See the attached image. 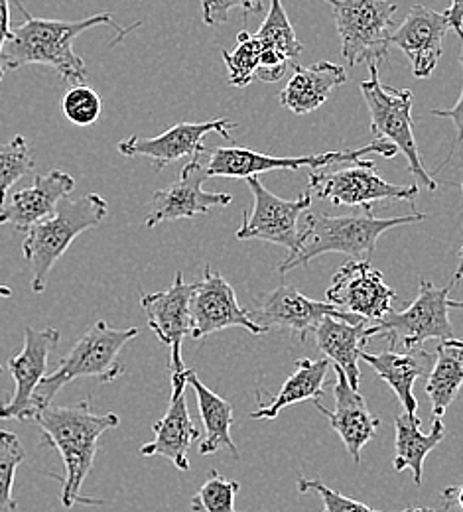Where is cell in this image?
<instances>
[{"label":"cell","mask_w":463,"mask_h":512,"mask_svg":"<svg viewBox=\"0 0 463 512\" xmlns=\"http://www.w3.org/2000/svg\"><path fill=\"white\" fill-rule=\"evenodd\" d=\"M209 180L205 166L199 158H192L184 168L180 178L152 195V211L148 213L144 225L152 229L166 221L194 219L205 215L211 209L227 207L233 201L231 193L205 192L203 184Z\"/></svg>","instance_id":"d6986e66"},{"label":"cell","mask_w":463,"mask_h":512,"mask_svg":"<svg viewBox=\"0 0 463 512\" xmlns=\"http://www.w3.org/2000/svg\"><path fill=\"white\" fill-rule=\"evenodd\" d=\"M369 321L361 323H349V321L335 320V318H324L318 323L316 339L320 345V351L326 355V359L337 365L349 379L351 386L359 390L361 384V371H359V355L361 347L369 341L365 337Z\"/></svg>","instance_id":"4316f807"},{"label":"cell","mask_w":463,"mask_h":512,"mask_svg":"<svg viewBox=\"0 0 463 512\" xmlns=\"http://www.w3.org/2000/svg\"><path fill=\"white\" fill-rule=\"evenodd\" d=\"M192 511L194 512H203L201 509H198V507H192Z\"/></svg>","instance_id":"bcb514c9"},{"label":"cell","mask_w":463,"mask_h":512,"mask_svg":"<svg viewBox=\"0 0 463 512\" xmlns=\"http://www.w3.org/2000/svg\"><path fill=\"white\" fill-rule=\"evenodd\" d=\"M347 81V71L341 65L331 62L296 65L294 75L280 91V103L294 115H308L320 109L331 91Z\"/></svg>","instance_id":"d4e9b609"},{"label":"cell","mask_w":463,"mask_h":512,"mask_svg":"<svg viewBox=\"0 0 463 512\" xmlns=\"http://www.w3.org/2000/svg\"><path fill=\"white\" fill-rule=\"evenodd\" d=\"M450 497H456V503L458 507L463 511V485L462 487H452V489H446L444 493V499H450Z\"/></svg>","instance_id":"60d3db41"},{"label":"cell","mask_w":463,"mask_h":512,"mask_svg":"<svg viewBox=\"0 0 463 512\" xmlns=\"http://www.w3.org/2000/svg\"><path fill=\"white\" fill-rule=\"evenodd\" d=\"M231 128H237V123L229 119H215L205 123H178L154 138H140L136 134L123 138L119 142V152L127 158H146L152 162L154 172H162L168 164L180 158H199V154H205L207 148L203 144V138L209 132H217L227 140H233L229 134Z\"/></svg>","instance_id":"e0dca14e"},{"label":"cell","mask_w":463,"mask_h":512,"mask_svg":"<svg viewBox=\"0 0 463 512\" xmlns=\"http://www.w3.org/2000/svg\"><path fill=\"white\" fill-rule=\"evenodd\" d=\"M330 361L328 359H296V371L286 379L282 388L274 394L270 402H265L261 388L259 392V406L251 412L253 420H274L284 408L306 402V400H320L324 396V386L328 383Z\"/></svg>","instance_id":"484cf974"},{"label":"cell","mask_w":463,"mask_h":512,"mask_svg":"<svg viewBox=\"0 0 463 512\" xmlns=\"http://www.w3.org/2000/svg\"><path fill=\"white\" fill-rule=\"evenodd\" d=\"M255 40L261 46V69L257 79L265 83H274L284 77L288 67H296L298 58L304 50L302 42L298 40L292 22L282 6V0H270V10L257 30Z\"/></svg>","instance_id":"603a6c76"},{"label":"cell","mask_w":463,"mask_h":512,"mask_svg":"<svg viewBox=\"0 0 463 512\" xmlns=\"http://www.w3.org/2000/svg\"><path fill=\"white\" fill-rule=\"evenodd\" d=\"M335 369V383H333V396H335V410H328L320 400H314L316 410H320L328 420L333 432L345 444L347 453L353 457L355 463L361 461V451L377 436V428L381 420L375 418L359 390H355L347 375L333 365Z\"/></svg>","instance_id":"44dd1931"},{"label":"cell","mask_w":463,"mask_h":512,"mask_svg":"<svg viewBox=\"0 0 463 512\" xmlns=\"http://www.w3.org/2000/svg\"><path fill=\"white\" fill-rule=\"evenodd\" d=\"M192 339H203L211 333L227 327H243L253 335L266 333L265 327L251 318V310H245L237 302L233 286L211 266L203 270V278L196 282L192 294Z\"/></svg>","instance_id":"5bb4252c"},{"label":"cell","mask_w":463,"mask_h":512,"mask_svg":"<svg viewBox=\"0 0 463 512\" xmlns=\"http://www.w3.org/2000/svg\"><path fill=\"white\" fill-rule=\"evenodd\" d=\"M0 373H2V367H0Z\"/></svg>","instance_id":"7dc6e473"},{"label":"cell","mask_w":463,"mask_h":512,"mask_svg":"<svg viewBox=\"0 0 463 512\" xmlns=\"http://www.w3.org/2000/svg\"><path fill=\"white\" fill-rule=\"evenodd\" d=\"M397 292L385 282V276L375 270L369 260H351L343 264L331 278L326 300L349 314L365 320H381L393 312Z\"/></svg>","instance_id":"4fadbf2b"},{"label":"cell","mask_w":463,"mask_h":512,"mask_svg":"<svg viewBox=\"0 0 463 512\" xmlns=\"http://www.w3.org/2000/svg\"><path fill=\"white\" fill-rule=\"evenodd\" d=\"M402 512H434L430 511V509H422V507H416V509H406V511Z\"/></svg>","instance_id":"f6af8a7d"},{"label":"cell","mask_w":463,"mask_h":512,"mask_svg":"<svg viewBox=\"0 0 463 512\" xmlns=\"http://www.w3.org/2000/svg\"><path fill=\"white\" fill-rule=\"evenodd\" d=\"M58 329H24V347L8 361V371L14 381L12 398L0 404V420H34L38 414L34 392L48 375V357L60 345Z\"/></svg>","instance_id":"7c38bea8"},{"label":"cell","mask_w":463,"mask_h":512,"mask_svg":"<svg viewBox=\"0 0 463 512\" xmlns=\"http://www.w3.org/2000/svg\"><path fill=\"white\" fill-rule=\"evenodd\" d=\"M75 190V180L64 170L38 174L30 188L18 190L10 203L0 207V225H10L20 233H28L38 221L52 215L62 199Z\"/></svg>","instance_id":"7402d4cb"},{"label":"cell","mask_w":463,"mask_h":512,"mask_svg":"<svg viewBox=\"0 0 463 512\" xmlns=\"http://www.w3.org/2000/svg\"><path fill=\"white\" fill-rule=\"evenodd\" d=\"M239 8L245 16L261 14L265 0H201V16L205 26H219L229 20V12Z\"/></svg>","instance_id":"d590c367"},{"label":"cell","mask_w":463,"mask_h":512,"mask_svg":"<svg viewBox=\"0 0 463 512\" xmlns=\"http://www.w3.org/2000/svg\"><path fill=\"white\" fill-rule=\"evenodd\" d=\"M349 321V323H361L365 318L349 314L345 310H339L330 302H316L304 294H300L290 284H280L276 290L266 294L257 306V310L251 312V318L263 325L266 331L272 327L284 329L292 335H298L302 341L308 339L310 331L318 327V323L324 318Z\"/></svg>","instance_id":"9a60e30c"},{"label":"cell","mask_w":463,"mask_h":512,"mask_svg":"<svg viewBox=\"0 0 463 512\" xmlns=\"http://www.w3.org/2000/svg\"><path fill=\"white\" fill-rule=\"evenodd\" d=\"M190 369L172 373V392L164 416L152 426L154 440L140 448L144 457H164L178 471H190V449L199 440V430L190 416L186 402Z\"/></svg>","instance_id":"ac0fdd59"},{"label":"cell","mask_w":463,"mask_h":512,"mask_svg":"<svg viewBox=\"0 0 463 512\" xmlns=\"http://www.w3.org/2000/svg\"><path fill=\"white\" fill-rule=\"evenodd\" d=\"M194 284L184 280V272H176L174 282L164 292H150L140 296V306L146 314L148 327L156 337L170 347V371H184L182 345L192 333V294Z\"/></svg>","instance_id":"2e32d148"},{"label":"cell","mask_w":463,"mask_h":512,"mask_svg":"<svg viewBox=\"0 0 463 512\" xmlns=\"http://www.w3.org/2000/svg\"><path fill=\"white\" fill-rule=\"evenodd\" d=\"M460 40H462V56H460V64H462L463 71V36H460ZM430 113H432L434 117H440V119H450V121L454 123L456 130H458V134H456V138H454V144H452V150H450L448 158L440 164V168H444V166L452 160V156L456 154V148L460 146V142H463V87L462 95H460L458 103H456L452 109H432ZM440 168H438V170H440Z\"/></svg>","instance_id":"74e56055"},{"label":"cell","mask_w":463,"mask_h":512,"mask_svg":"<svg viewBox=\"0 0 463 512\" xmlns=\"http://www.w3.org/2000/svg\"><path fill=\"white\" fill-rule=\"evenodd\" d=\"M298 491L304 493V495H308V493L320 495L322 501H324L326 512H377L373 511L371 507L359 503V501H353V499L333 491V489H330L328 485H324L318 479H304V477H300L298 479Z\"/></svg>","instance_id":"8d00e7d4"},{"label":"cell","mask_w":463,"mask_h":512,"mask_svg":"<svg viewBox=\"0 0 463 512\" xmlns=\"http://www.w3.org/2000/svg\"><path fill=\"white\" fill-rule=\"evenodd\" d=\"M377 154L383 158H395L398 148L393 142L375 138L367 146L361 148H345V150H331V152H320V154H306V156H288L278 158L263 152H255L251 148H239V146H221L215 148L209 156V162L205 166L209 178H251L259 176L270 170H322L331 164L341 162H361L365 156Z\"/></svg>","instance_id":"52a82bcc"},{"label":"cell","mask_w":463,"mask_h":512,"mask_svg":"<svg viewBox=\"0 0 463 512\" xmlns=\"http://www.w3.org/2000/svg\"><path fill=\"white\" fill-rule=\"evenodd\" d=\"M221 56L229 71V85L233 87H247L253 83L261 69V46L255 40V34L243 30L237 36V48L233 52L221 50Z\"/></svg>","instance_id":"4dcf8cb0"},{"label":"cell","mask_w":463,"mask_h":512,"mask_svg":"<svg viewBox=\"0 0 463 512\" xmlns=\"http://www.w3.org/2000/svg\"><path fill=\"white\" fill-rule=\"evenodd\" d=\"M395 430H397V440H395L393 467L398 473L404 469H410L414 483L420 487L422 475H424V461L432 449L436 448L440 442H444L446 426L442 418H434L432 432L424 436L420 432L418 414L404 412L395 418Z\"/></svg>","instance_id":"83f0119b"},{"label":"cell","mask_w":463,"mask_h":512,"mask_svg":"<svg viewBox=\"0 0 463 512\" xmlns=\"http://www.w3.org/2000/svg\"><path fill=\"white\" fill-rule=\"evenodd\" d=\"M324 512H326V511H324Z\"/></svg>","instance_id":"c3c4849f"},{"label":"cell","mask_w":463,"mask_h":512,"mask_svg":"<svg viewBox=\"0 0 463 512\" xmlns=\"http://www.w3.org/2000/svg\"><path fill=\"white\" fill-rule=\"evenodd\" d=\"M463 386V341L458 337L442 339L436 347V363L426 381V394L434 418H442L458 398Z\"/></svg>","instance_id":"f1b7e54d"},{"label":"cell","mask_w":463,"mask_h":512,"mask_svg":"<svg viewBox=\"0 0 463 512\" xmlns=\"http://www.w3.org/2000/svg\"><path fill=\"white\" fill-rule=\"evenodd\" d=\"M107 215L109 203L99 193H87L79 199H62L52 215L28 229L22 255L32 268L30 286L34 294L46 292L54 264L66 255L79 235L99 227Z\"/></svg>","instance_id":"277c9868"},{"label":"cell","mask_w":463,"mask_h":512,"mask_svg":"<svg viewBox=\"0 0 463 512\" xmlns=\"http://www.w3.org/2000/svg\"><path fill=\"white\" fill-rule=\"evenodd\" d=\"M26 459V449L14 432L0 430V512H16L18 505L12 497L14 477L22 461Z\"/></svg>","instance_id":"d6a6232c"},{"label":"cell","mask_w":463,"mask_h":512,"mask_svg":"<svg viewBox=\"0 0 463 512\" xmlns=\"http://www.w3.org/2000/svg\"><path fill=\"white\" fill-rule=\"evenodd\" d=\"M371 77L361 83V93L365 105L371 115V132L379 140L393 142L398 152L404 154L408 160V170L420 184L428 190H438L436 180L432 174L426 172L418 144L414 138V123H412V105L414 95L410 89H397L391 85L381 83L379 79V65L369 64Z\"/></svg>","instance_id":"ba28073f"},{"label":"cell","mask_w":463,"mask_h":512,"mask_svg":"<svg viewBox=\"0 0 463 512\" xmlns=\"http://www.w3.org/2000/svg\"><path fill=\"white\" fill-rule=\"evenodd\" d=\"M12 296V288H8L6 284H0V298H10Z\"/></svg>","instance_id":"7bdbcfd3"},{"label":"cell","mask_w":463,"mask_h":512,"mask_svg":"<svg viewBox=\"0 0 463 512\" xmlns=\"http://www.w3.org/2000/svg\"><path fill=\"white\" fill-rule=\"evenodd\" d=\"M10 34H12V28H10V0H0V81L4 77L2 52H4V44L8 42Z\"/></svg>","instance_id":"f35d334b"},{"label":"cell","mask_w":463,"mask_h":512,"mask_svg":"<svg viewBox=\"0 0 463 512\" xmlns=\"http://www.w3.org/2000/svg\"><path fill=\"white\" fill-rule=\"evenodd\" d=\"M444 12H436L422 4L408 10L404 20L391 32V44L408 58L412 75L428 79L444 54V38L450 30Z\"/></svg>","instance_id":"ffe728a7"},{"label":"cell","mask_w":463,"mask_h":512,"mask_svg":"<svg viewBox=\"0 0 463 512\" xmlns=\"http://www.w3.org/2000/svg\"><path fill=\"white\" fill-rule=\"evenodd\" d=\"M456 288L452 282L446 288H438L428 280H420L416 300L404 312H389L381 320H375L365 329V337L383 335L389 339L391 347L402 343V347H422L428 339H452L456 337L454 325L450 321L448 296Z\"/></svg>","instance_id":"9c48e42d"},{"label":"cell","mask_w":463,"mask_h":512,"mask_svg":"<svg viewBox=\"0 0 463 512\" xmlns=\"http://www.w3.org/2000/svg\"><path fill=\"white\" fill-rule=\"evenodd\" d=\"M138 335V327H111L107 321H97L71 347L60 361L58 369L42 379L34 392L38 412L60 394V390L79 379H97L99 383H113L127 373L121 361L123 347Z\"/></svg>","instance_id":"5b68a950"},{"label":"cell","mask_w":463,"mask_h":512,"mask_svg":"<svg viewBox=\"0 0 463 512\" xmlns=\"http://www.w3.org/2000/svg\"><path fill=\"white\" fill-rule=\"evenodd\" d=\"M308 190L320 199H330L339 207H365L373 201L404 199L414 201L418 186H397L383 180L373 160H361L351 168L337 172L312 170L308 176Z\"/></svg>","instance_id":"8fae6325"},{"label":"cell","mask_w":463,"mask_h":512,"mask_svg":"<svg viewBox=\"0 0 463 512\" xmlns=\"http://www.w3.org/2000/svg\"><path fill=\"white\" fill-rule=\"evenodd\" d=\"M359 359L371 365L377 375L389 384L404 408L406 414H418V400L414 396V383L428 375L432 369V355L422 347L406 349L404 353L398 351H383L379 355H371L361 351Z\"/></svg>","instance_id":"cb8c5ba5"},{"label":"cell","mask_w":463,"mask_h":512,"mask_svg":"<svg viewBox=\"0 0 463 512\" xmlns=\"http://www.w3.org/2000/svg\"><path fill=\"white\" fill-rule=\"evenodd\" d=\"M188 384L194 388L198 396L199 416L205 426V440L199 444V455H213L219 449H229L233 457H241L239 449L231 438L233 426V406L229 400L221 398L213 390H209L198 379V373L190 369Z\"/></svg>","instance_id":"f546056e"},{"label":"cell","mask_w":463,"mask_h":512,"mask_svg":"<svg viewBox=\"0 0 463 512\" xmlns=\"http://www.w3.org/2000/svg\"><path fill=\"white\" fill-rule=\"evenodd\" d=\"M448 308L463 310V300H448Z\"/></svg>","instance_id":"ee69618b"},{"label":"cell","mask_w":463,"mask_h":512,"mask_svg":"<svg viewBox=\"0 0 463 512\" xmlns=\"http://www.w3.org/2000/svg\"><path fill=\"white\" fill-rule=\"evenodd\" d=\"M239 489L241 485L237 481H229L213 469L207 481L201 485L198 495L192 499V507H198L203 512H237L235 499Z\"/></svg>","instance_id":"836d02e7"},{"label":"cell","mask_w":463,"mask_h":512,"mask_svg":"<svg viewBox=\"0 0 463 512\" xmlns=\"http://www.w3.org/2000/svg\"><path fill=\"white\" fill-rule=\"evenodd\" d=\"M34 158L24 136L0 144V207L6 203L8 190L34 170Z\"/></svg>","instance_id":"1f68e13d"},{"label":"cell","mask_w":463,"mask_h":512,"mask_svg":"<svg viewBox=\"0 0 463 512\" xmlns=\"http://www.w3.org/2000/svg\"><path fill=\"white\" fill-rule=\"evenodd\" d=\"M452 30L458 34V38L463 36V0H452L450 8L444 12Z\"/></svg>","instance_id":"ab89813d"},{"label":"cell","mask_w":463,"mask_h":512,"mask_svg":"<svg viewBox=\"0 0 463 512\" xmlns=\"http://www.w3.org/2000/svg\"><path fill=\"white\" fill-rule=\"evenodd\" d=\"M14 4L24 16V22L12 30L4 44L2 65L10 71L26 65H50L69 85H83L87 79V67L83 58L73 52V42L95 26H111L117 30L119 36L111 46L129 34V30H125L111 12H101L83 20H50L32 16L20 0H14Z\"/></svg>","instance_id":"6da1fadb"},{"label":"cell","mask_w":463,"mask_h":512,"mask_svg":"<svg viewBox=\"0 0 463 512\" xmlns=\"http://www.w3.org/2000/svg\"><path fill=\"white\" fill-rule=\"evenodd\" d=\"M460 188H462V192H463V182H462V186H460ZM462 278H463V245H462V249H460V266H458V270H456V274H454V278H452V284H454V286H458V284H460V282H462Z\"/></svg>","instance_id":"b9f144b4"},{"label":"cell","mask_w":463,"mask_h":512,"mask_svg":"<svg viewBox=\"0 0 463 512\" xmlns=\"http://www.w3.org/2000/svg\"><path fill=\"white\" fill-rule=\"evenodd\" d=\"M331 6L341 56L349 65L389 60L397 4L393 0H324Z\"/></svg>","instance_id":"8992f818"},{"label":"cell","mask_w":463,"mask_h":512,"mask_svg":"<svg viewBox=\"0 0 463 512\" xmlns=\"http://www.w3.org/2000/svg\"><path fill=\"white\" fill-rule=\"evenodd\" d=\"M424 219L426 213L416 211L410 215L381 219L373 213L371 205L361 207V211L353 215L312 213L306 217V225L300 229L296 253L280 262L278 272L284 276L292 268L306 266L326 253H341L351 256L353 260H369L377 251V241L383 237V233L402 225L420 223Z\"/></svg>","instance_id":"3957f363"},{"label":"cell","mask_w":463,"mask_h":512,"mask_svg":"<svg viewBox=\"0 0 463 512\" xmlns=\"http://www.w3.org/2000/svg\"><path fill=\"white\" fill-rule=\"evenodd\" d=\"M247 184L253 192L255 203L253 211L245 213L243 225L237 231L239 241H266L288 249V255H294L298 249L300 237V215L310 209L312 193L302 192L294 201L282 199L268 192L259 176L247 178Z\"/></svg>","instance_id":"30bf717a"},{"label":"cell","mask_w":463,"mask_h":512,"mask_svg":"<svg viewBox=\"0 0 463 512\" xmlns=\"http://www.w3.org/2000/svg\"><path fill=\"white\" fill-rule=\"evenodd\" d=\"M34 420L40 426V446L58 449L64 461L66 479L62 483V505L71 509L93 469L101 436L109 430H117L121 418L115 412L97 414L87 398L69 406L50 404L42 408Z\"/></svg>","instance_id":"7a4b0ae2"},{"label":"cell","mask_w":463,"mask_h":512,"mask_svg":"<svg viewBox=\"0 0 463 512\" xmlns=\"http://www.w3.org/2000/svg\"><path fill=\"white\" fill-rule=\"evenodd\" d=\"M62 113L75 127H91L101 117V97L95 89L83 85H73L62 97Z\"/></svg>","instance_id":"e575fe53"}]
</instances>
